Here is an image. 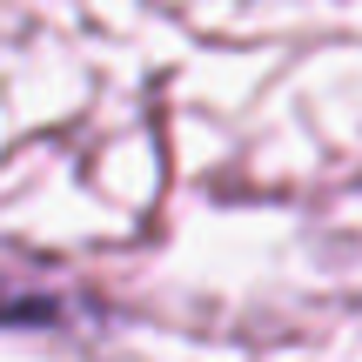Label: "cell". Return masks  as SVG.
<instances>
[{
  "mask_svg": "<svg viewBox=\"0 0 362 362\" xmlns=\"http://www.w3.org/2000/svg\"><path fill=\"white\" fill-rule=\"evenodd\" d=\"M47 322H61V296L0 275V329H47Z\"/></svg>",
  "mask_w": 362,
  "mask_h": 362,
  "instance_id": "6da1fadb",
  "label": "cell"
}]
</instances>
